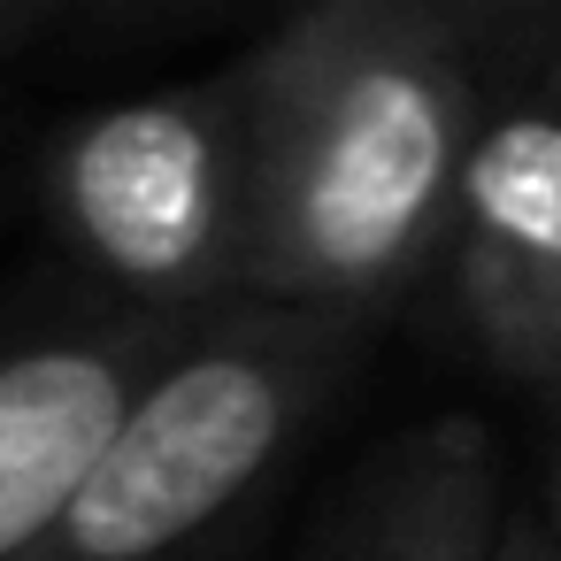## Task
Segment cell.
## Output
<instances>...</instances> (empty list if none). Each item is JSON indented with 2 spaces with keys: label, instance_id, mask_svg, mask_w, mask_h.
Listing matches in <instances>:
<instances>
[{
  "label": "cell",
  "instance_id": "cell-5",
  "mask_svg": "<svg viewBox=\"0 0 561 561\" xmlns=\"http://www.w3.org/2000/svg\"><path fill=\"white\" fill-rule=\"evenodd\" d=\"M500 477L469 423L400 438L346 507L316 530L308 561H500Z\"/></svg>",
  "mask_w": 561,
  "mask_h": 561
},
{
  "label": "cell",
  "instance_id": "cell-3",
  "mask_svg": "<svg viewBox=\"0 0 561 561\" xmlns=\"http://www.w3.org/2000/svg\"><path fill=\"white\" fill-rule=\"evenodd\" d=\"M70 216L124 285H147V293L201 285L224 239L208 131L170 101L116 108L70 154Z\"/></svg>",
  "mask_w": 561,
  "mask_h": 561
},
{
  "label": "cell",
  "instance_id": "cell-4",
  "mask_svg": "<svg viewBox=\"0 0 561 561\" xmlns=\"http://www.w3.org/2000/svg\"><path fill=\"white\" fill-rule=\"evenodd\" d=\"M124 346H24L0 362V561H39L78 484L139 400Z\"/></svg>",
  "mask_w": 561,
  "mask_h": 561
},
{
  "label": "cell",
  "instance_id": "cell-7",
  "mask_svg": "<svg viewBox=\"0 0 561 561\" xmlns=\"http://www.w3.org/2000/svg\"><path fill=\"white\" fill-rule=\"evenodd\" d=\"M546 523H553V538H561V461H553V484H546Z\"/></svg>",
  "mask_w": 561,
  "mask_h": 561
},
{
  "label": "cell",
  "instance_id": "cell-2",
  "mask_svg": "<svg viewBox=\"0 0 561 561\" xmlns=\"http://www.w3.org/2000/svg\"><path fill=\"white\" fill-rule=\"evenodd\" d=\"M454 170V101L415 62L354 70L316 131L293 147L277 216L262 239V270L285 293L362 300L385 293Z\"/></svg>",
  "mask_w": 561,
  "mask_h": 561
},
{
  "label": "cell",
  "instance_id": "cell-6",
  "mask_svg": "<svg viewBox=\"0 0 561 561\" xmlns=\"http://www.w3.org/2000/svg\"><path fill=\"white\" fill-rule=\"evenodd\" d=\"M500 561H561V538H553V523L546 515H507V530H500Z\"/></svg>",
  "mask_w": 561,
  "mask_h": 561
},
{
  "label": "cell",
  "instance_id": "cell-1",
  "mask_svg": "<svg viewBox=\"0 0 561 561\" xmlns=\"http://www.w3.org/2000/svg\"><path fill=\"white\" fill-rule=\"evenodd\" d=\"M323 392L308 339H208L154 369L39 561H185L239 523Z\"/></svg>",
  "mask_w": 561,
  "mask_h": 561
}]
</instances>
